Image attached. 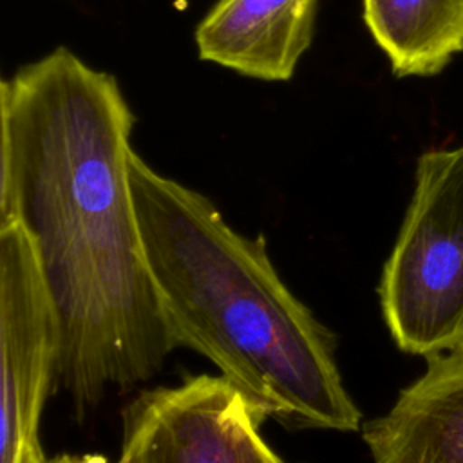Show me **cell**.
<instances>
[{
	"mask_svg": "<svg viewBox=\"0 0 463 463\" xmlns=\"http://www.w3.org/2000/svg\"><path fill=\"white\" fill-rule=\"evenodd\" d=\"M134 121L118 80L65 47L0 83V221L34 246L56 317L52 389L78 412L177 349L136 217Z\"/></svg>",
	"mask_w": 463,
	"mask_h": 463,
	"instance_id": "obj_1",
	"label": "cell"
},
{
	"mask_svg": "<svg viewBox=\"0 0 463 463\" xmlns=\"http://www.w3.org/2000/svg\"><path fill=\"white\" fill-rule=\"evenodd\" d=\"M145 259L177 347L288 429L356 432L331 331L275 269L262 237L233 230L203 194L130 156Z\"/></svg>",
	"mask_w": 463,
	"mask_h": 463,
	"instance_id": "obj_2",
	"label": "cell"
},
{
	"mask_svg": "<svg viewBox=\"0 0 463 463\" xmlns=\"http://www.w3.org/2000/svg\"><path fill=\"white\" fill-rule=\"evenodd\" d=\"M378 298L400 351L430 358L463 347V146L418 157Z\"/></svg>",
	"mask_w": 463,
	"mask_h": 463,
	"instance_id": "obj_3",
	"label": "cell"
},
{
	"mask_svg": "<svg viewBox=\"0 0 463 463\" xmlns=\"http://www.w3.org/2000/svg\"><path fill=\"white\" fill-rule=\"evenodd\" d=\"M58 331L34 246L0 221V463H43L40 418L54 387Z\"/></svg>",
	"mask_w": 463,
	"mask_h": 463,
	"instance_id": "obj_4",
	"label": "cell"
},
{
	"mask_svg": "<svg viewBox=\"0 0 463 463\" xmlns=\"http://www.w3.org/2000/svg\"><path fill=\"white\" fill-rule=\"evenodd\" d=\"M121 416L118 463H284L260 432L266 414L221 374L141 391Z\"/></svg>",
	"mask_w": 463,
	"mask_h": 463,
	"instance_id": "obj_5",
	"label": "cell"
},
{
	"mask_svg": "<svg viewBox=\"0 0 463 463\" xmlns=\"http://www.w3.org/2000/svg\"><path fill=\"white\" fill-rule=\"evenodd\" d=\"M318 0H217L195 29L203 61L237 74L286 81L309 49Z\"/></svg>",
	"mask_w": 463,
	"mask_h": 463,
	"instance_id": "obj_6",
	"label": "cell"
},
{
	"mask_svg": "<svg viewBox=\"0 0 463 463\" xmlns=\"http://www.w3.org/2000/svg\"><path fill=\"white\" fill-rule=\"evenodd\" d=\"M360 430L373 463H463V347L425 358L421 376Z\"/></svg>",
	"mask_w": 463,
	"mask_h": 463,
	"instance_id": "obj_7",
	"label": "cell"
},
{
	"mask_svg": "<svg viewBox=\"0 0 463 463\" xmlns=\"http://www.w3.org/2000/svg\"><path fill=\"white\" fill-rule=\"evenodd\" d=\"M396 78L436 76L463 51V0H362Z\"/></svg>",
	"mask_w": 463,
	"mask_h": 463,
	"instance_id": "obj_8",
	"label": "cell"
},
{
	"mask_svg": "<svg viewBox=\"0 0 463 463\" xmlns=\"http://www.w3.org/2000/svg\"><path fill=\"white\" fill-rule=\"evenodd\" d=\"M76 463H109L103 454H81L76 456Z\"/></svg>",
	"mask_w": 463,
	"mask_h": 463,
	"instance_id": "obj_9",
	"label": "cell"
},
{
	"mask_svg": "<svg viewBox=\"0 0 463 463\" xmlns=\"http://www.w3.org/2000/svg\"><path fill=\"white\" fill-rule=\"evenodd\" d=\"M43 463H76V456H71V454H61V456H56V458L45 459Z\"/></svg>",
	"mask_w": 463,
	"mask_h": 463,
	"instance_id": "obj_10",
	"label": "cell"
}]
</instances>
